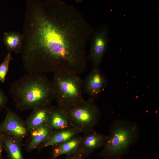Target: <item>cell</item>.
<instances>
[{"mask_svg": "<svg viewBox=\"0 0 159 159\" xmlns=\"http://www.w3.org/2000/svg\"><path fill=\"white\" fill-rule=\"evenodd\" d=\"M93 29L77 8L63 1L26 0L21 53L24 68L28 73H83Z\"/></svg>", "mask_w": 159, "mask_h": 159, "instance_id": "1", "label": "cell"}, {"mask_svg": "<svg viewBox=\"0 0 159 159\" xmlns=\"http://www.w3.org/2000/svg\"><path fill=\"white\" fill-rule=\"evenodd\" d=\"M9 91L21 111L50 107L54 99L52 82L43 73H28L11 83Z\"/></svg>", "mask_w": 159, "mask_h": 159, "instance_id": "2", "label": "cell"}, {"mask_svg": "<svg viewBox=\"0 0 159 159\" xmlns=\"http://www.w3.org/2000/svg\"><path fill=\"white\" fill-rule=\"evenodd\" d=\"M108 136L99 155L102 159H121L139 141L140 129L136 122L117 119L111 123Z\"/></svg>", "mask_w": 159, "mask_h": 159, "instance_id": "3", "label": "cell"}, {"mask_svg": "<svg viewBox=\"0 0 159 159\" xmlns=\"http://www.w3.org/2000/svg\"><path fill=\"white\" fill-rule=\"evenodd\" d=\"M54 99L58 106L64 111L84 100L83 97V80L74 72L61 71L54 72L52 81Z\"/></svg>", "mask_w": 159, "mask_h": 159, "instance_id": "4", "label": "cell"}, {"mask_svg": "<svg viewBox=\"0 0 159 159\" xmlns=\"http://www.w3.org/2000/svg\"><path fill=\"white\" fill-rule=\"evenodd\" d=\"M65 111L72 127L79 130L84 135L95 131L94 128L101 116L95 101L89 100Z\"/></svg>", "mask_w": 159, "mask_h": 159, "instance_id": "5", "label": "cell"}, {"mask_svg": "<svg viewBox=\"0 0 159 159\" xmlns=\"http://www.w3.org/2000/svg\"><path fill=\"white\" fill-rule=\"evenodd\" d=\"M108 28L103 25L94 31L89 39L90 48L87 57L93 68H99L108 44Z\"/></svg>", "mask_w": 159, "mask_h": 159, "instance_id": "6", "label": "cell"}, {"mask_svg": "<svg viewBox=\"0 0 159 159\" xmlns=\"http://www.w3.org/2000/svg\"><path fill=\"white\" fill-rule=\"evenodd\" d=\"M6 109L5 119L0 124V132L22 141L29 134L25 121L9 108Z\"/></svg>", "mask_w": 159, "mask_h": 159, "instance_id": "7", "label": "cell"}, {"mask_svg": "<svg viewBox=\"0 0 159 159\" xmlns=\"http://www.w3.org/2000/svg\"><path fill=\"white\" fill-rule=\"evenodd\" d=\"M106 77L99 68H93L83 80L82 92L89 97V100L95 101L106 87Z\"/></svg>", "mask_w": 159, "mask_h": 159, "instance_id": "8", "label": "cell"}, {"mask_svg": "<svg viewBox=\"0 0 159 159\" xmlns=\"http://www.w3.org/2000/svg\"><path fill=\"white\" fill-rule=\"evenodd\" d=\"M108 136L95 131L82 136L78 153L85 158L97 149L103 147Z\"/></svg>", "mask_w": 159, "mask_h": 159, "instance_id": "9", "label": "cell"}, {"mask_svg": "<svg viewBox=\"0 0 159 159\" xmlns=\"http://www.w3.org/2000/svg\"><path fill=\"white\" fill-rule=\"evenodd\" d=\"M53 131L72 127L65 111L58 105L50 107L48 117L45 124Z\"/></svg>", "mask_w": 159, "mask_h": 159, "instance_id": "10", "label": "cell"}, {"mask_svg": "<svg viewBox=\"0 0 159 159\" xmlns=\"http://www.w3.org/2000/svg\"><path fill=\"white\" fill-rule=\"evenodd\" d=\"M53 132L46 124L30 131L25 145L26 151L30 152L37 148L48 139Z\"/></svg>", "mask_w": 159, "mask_h": 159, "instance_id": "11", "label": "cell"}, {"mask_svg": "<svg viewBox=\"0 0 159 159\" xmlns=\"http://www.w3.org/2000/svg\"><path fill=\"white\" fill-rule=\"evenodd\" d=\"M82 136L77 135L65 142L52 146L50 159H56L59 156H67L78 153Z\"/></svg>", "mask_w": 159, "mask_h": 159, "instance_id": "12", "label": "cell"}, {"mask_svg": "<svg viewBox=\"0 0 159 159\" xmlns=\"http://www.w3.org/2000/svg\"><path fill=\"white\" fill-rule=\"evenodd\" d=\"M81 133H82L80 130L73 127L63 130L53 131L48 139L37 149L39 151H40L46 147L53 146L67 141Z\"/></svg>", "mask_w": 159, "mask_h": 159, "instance_id": "13", "label": "cell"}, {"mask_svg": "<svg viewBox=\"0 0 159 159\" xmlns=\"http://www.w3.org/2000/svg\"><path fill=\"white\" fill-rule=\"evenodd\" d=\"M50 107H38L32 110L25 121L29 132L45 124L47 120Z\"/></svg>", "mask_w": 159, "mask_h": 159, "instance_id": "14", "label": "cell"}, {"mask_svg": "<svg viewBox=\"0 0 159 159\" xmlns=\"http://www.w3.org/2000/svg\"><path fill=\"white\" fill-rule=\"evenodd\" d=\"M2 139L3 148L9 159H24L21 151V141L2 133Z\"/></svg>", "mask_w": 159, "mask_h": 159, "instance_id": "15", "label": "cell"}, {"mask_svg": "<svg viewBox=\"0 0 159 159\" xmlns=\"http://www.w3.org/2000/svg\"><path fill=\"white\" fill-rule=\"evenodd\" d=\"M3 40L9 52H13L16 54L21 53L23 37L19 32L12 31L4 32Z\"/></svg>", "mask_w": 159, "mask_h": 159, "instance_id": "16", "label": "cell"}, {"mask_svg": "<svg viewBox=\"0 0 159 159\" xmlns=\"http://www.w3.org/2000/svg\"><path fill=\"white\" fill-rule=\"evenodd\" d=\"M12 59L11 52L9 51L3 62L0 64V81L2 83L5 81L9 70V63Z\"/></svg>", "mask_w": 159, "mask_h": 159, "instance_id": "17", "label": "cell"}, {"mask_svg": "<svg viewBox=\"0 0 159 159\" xmlns=\"http://www.w3.org/2000/svg\"><path fill=\"white\" fill-rule=\"evenodd\" d=\"M7 101V97L0 88V112L5 107Z\"/></svg>", "mask_w": 159, "mask_h": 159, "instance_id": "18", "label": "cell"}, {"mask_svg": "<svg viewBox=\"0 0 159 159\" xmlns=\"http://www.w3.org/2000/svg\"><path fill=\"white\" fill-rule=\"evenodd\" d=\"M65 159H85V158L79 153L67 156Z\"/></svg>", "mask_w": 159, "mask_h": 159, "instance_id": "19", "label": "cell"}, {"mask_svg": "<svg viewBox=\"0 0 159 159\" xmlns=\"http://www.w3.org/2000/svg\"><path fill=\"white\" fill-rule=\"evenodd\" d=\"M3 148L2 139V133L0 132V159H2V152Z\"/></svg>", "mask_w": 159, "mask_h": 159, "instance_id": "20", "label": "cell"}]
</instances>
